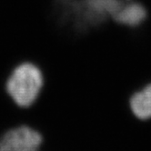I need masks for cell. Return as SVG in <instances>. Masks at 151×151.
<instances>
[{
    "mask_svg": "<svg viewBox=\"0 0 151 151\" xmlns=\"http://www.w3.org/2000/svg\"><path fill=\"white\" fill-rule=\"evenodd\" d=\"M45 85L42 69L34 62L22 61L12 68L5 81V90L13 102L22 109L33 105Z\"/></svg>",
    "mask_w": 151,
    "mask_h": 151,
    "instance_id": "1",
    "label": "cell"
},
{
    "mask_svg": "<svg viewBox=\"0 0 151 151\" xmlns=\"http://www.w3.org/2000/svg\"><path fill=\"white\" fill-rule=\"evenodd\" d=\"M40 134L28 127H20L6 133L0 140V151H37Z\"/></svg>",
    "mask_w": 151,
    "mask_h": 151,
    "instance_id": "2",
    "label": "cell"
},
{
    "mask_svg": "<svg viewBox=\"0 0 151 151\" xmlns=\"http://www.w3.org/2000/svg\"><path fill=\"white\" fill-rule=\"evenodd\" d=\"M147 6L139 0H124L112 17L115 23L127 27L141 26L147 17Z\"/></svg>",
    "mask_w": 151,
    "mask_h": 151,
    "instance_id": "3",
    "label": "cell"
},
{
    "mask_svg": "<svg viewBox=\"0 0 151 151\" xmlns=\"http://www.w3.org/2000/svg\"><path fill=\"white\" fill-rule=\"evenodd\" d=\"M129 107L138 119L146 120L151 118V83L131 95Z\"/></svg>",
    "mask_w": 151,
    "mask_h": 151,
    "instance_id": "4",
    "label": "cell"
}]
</instances>
